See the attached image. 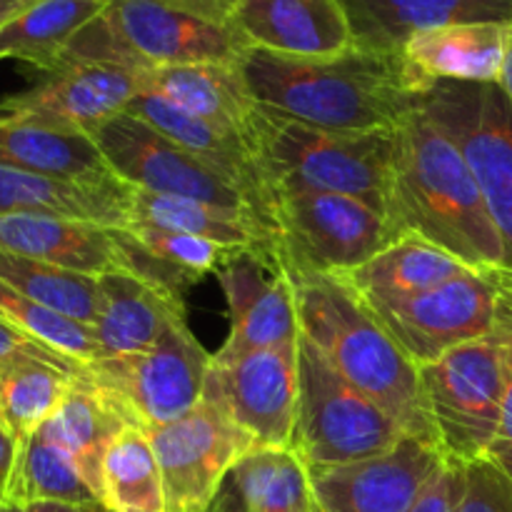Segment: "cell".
I'll return each mask as SVG.
<instances>
[{"mask_svg":"<svg viewBox=\"0 0 512 512\" xmlns=\"http://www.w3.org/2000/svg\"><path fill=\"white\" fill-rule=\"evenodd\" d=\"M385 218L395 240L415 235L475 270L508 268L503 240L463 153L420 103L393 128Z\"/></svg>","mask_w":512,"mask_h":512,"instance_id":"1","label":"cell"},{"mask_svg":"<svg viewBox=\"0 0 512 512\" xmlns=\"http://www.w3.org/2000/svg\"><path fill=\"white\" fill-rule=\"evenodd\" d=\"M240 70L260 108L333 133L393 130L418 103L400 55L363 45L333 58H285L250 48Z\"/></svg>","mask_w":512,"mask_h":512,"instance_id":"2","label":"cell"},{"mask_svg":"<svg viewBox=\"0 0 512 512\" xmlns=\"http://www.w3.org/2000/svg\"><path fill=\"white\" fill-rule=\"evenodd\" d=\"M288 280L293 285L300 335L350 385L383 405L405 433L435 443L418 365L385 333L358 295L335 275L293 273Z\"/></svg>","mask_w":512,"mask_h":512,"instance_id":"3","label":"cell"},{"mask_svg":"<svg viewBox=\"0 0 512 512\" xmlns=\"http://www.w3.org/2000/svg\"><path fill=\"white\" fill-rule=\"evenodd\" d=\"M245 135L270 203L283 195L338 193L363 200L385 215L393 130L333 133L258 105Z\"/></svg>","mask_w":512,"mask_h":512,"instance_id":"4","label":"cell"},{"mask_svg":"<svg viewBox=\"0 0 512 512\" xmlns=\"http://www.w3.org/2000/svg\"><path fill=\"white\" fill-rule=\"evenodd\" d=\"M405 428L350 385L308 338L298 340V410L293 450L308 470L378 458L405 438Z\"/></svg>","mask_w":512,"mask_h":512,"instance_id":"5","label":"cell"},{"mask_svg":"<svg viewBox=\"0 0 512 512\" xmlns=\"http://www.w3.org/2000/svg\"><path fill=\"white\" fill-rule=\"evenodd\" d=\"M235 0H108L103 20L130 68L240 63L248 45L233 23Z\"/></svg>","mask_w":512,"mask_h":512,"instance_id":"6","label":"cell"},{"mask_svg":"<svg viewBox=\"0 0 512 512\" xmlns=\"http://www.w3.org/2000/svg\"><path fill=\"white\" fill-rule=\"evenodd\" d=\"M425 410L445 460L458 465L488 458L498 435L505 393V348L490 333L458 345L418 368Z\"/></svg>","mask_w":512,"mask_h":512,"instance_id":"7","label":"cell"},{"mask_svg":"<svg viewBox=\"0 0 512 512\" xmlns=\"http://www.w3.org/2000/svg\"><path fill=\"white\" fill-rule=\"evenodd\" d=\"M418 103L458 145L512 270V100L500 83H433Z\"/></svg>","mask_w":512,"mask_h":512,"instance_id":"8","label":"cell"},{"mask_svg":"<svg viewBox=\"0 0 512 512\" xmlns=\"http://www.w3.org/2000/svg\"><path fill=\"white\" fill-rule=\"evenodd\" d=\"M275 263L285 275H343L393 243L388 218L338 193L283 195L273 203Z\"/></svg>","mask_w":512,"mask_h":512,"instance_id":"9","label":"cell"},{"mask_svg":"<svg viewBox=\"0 0 512 512\" xmlns=\"http://www.w3.org/2000/svg\"><path fill=\"white\" fill-rule=\"evenodd\" d=\"M208 368L210 355L183 320L145 353L98 360L85 368V378L125 423L150 433L198 408Z\"/></svg>","mask_w":512,"mask_h":512,"instance_id":"10","label":"cell"},{"mask_svg":"<svg viewBox=\"0 0 512 512\" xmlns=\"http://www.w3.org/2000/svg\"><path fill=\"white\" fill-rule=\"evenodd\" d=\"M203 400L258 448L290 450L298 410V345L240 353L220 348L210 355Z\"/></svg>","mask_w":512,"mask_h":512,"instance_id":"11","label":"cell"},{"mask_svg":"<svg viewBox=\"0 0 512 512\" xmlns=\"http://www.w3.org/2000/svg\"><path fill=\"white\" fill-rule=\"evenodd\" d=\"M363 305L420 368L458 345L493 333L498 285L493 270H470L415 298Z\"/></svg>","mask_w":512,"mask_h":512,"instance_id":"12","label":"cell"},{"mask_svg":"<svg viewBox=\"0 0 512 512\" xmlns=\"http://www.w3.org/2000/svg\"><path fill=\"white\" fill-rule=\"evenodd\" d=\"M90 138L103 150L105 163L110 165L115 178H120L130 188L193 198L200 203L215 205V208L238 210V213H250L260 218L253 203L223 173L190 155L188 150L170 143L165 135H160L158 130L133 115L123 113L108 120Z\"/></svg>","mask_w":512,"mask_h":512,"instance_id":"13","label":"cell"},{"mask_svg":"<svg viewBox=\"0 0 512 512\" xmlns=\"http://www.w3.org/2000/svg\"><path fill=\"white\" fill-rule=\"evenodd\" d=\"M148 435L163 475L165 512H208L225 473L258 448L208 400Z\"/></svg>","mask_w":512,"mask_h":512,"instance_id":"14","label":"cell"},{"mask_svg":"<svg viewBox=\"0 0 512 512\" xmlns=\"http://www.w3.org/2000/svg\"><path fill=\"white\" fill-rule=\"evenodd\" d=\"M140 80V70L118 63H60L28 90L0 100V120H23L93 135L128 110L140 90Z\"/></svg>","mask_w":512,"mask_h":512,"instance_id":"15","label":"cell"},{"mask_svg":"<svg viewBox=\"0 0 512 512\" xmlns=\"http://www.w3.org/2000/svg\"><path fill=\"white\" fill-rule=\"evenodd\" d=\"M445 463L438 445L405 435L378 458L308 470L310 493L323 512H410Z\"/></svg>","mask_w":512,"mask_h":512,"instance_id":"16","label":"cell"},{"mask_svg":"<svg viewBox=\"0 0 512 512\" xmlns=\"http://www.w3.org/2000/svg\"><path fill=\"white\" fill-rule=\"evenodd\" d=\"M230 315L223 350L295 348L300 340L293 285L263 250H240L218 273Z\"/></svg>","mask_w":512,"mask_h":512,"instance_id":"17","label":"cell"},{"mask_svg":"<svg viewBox=\"0 0 512 512\" xmlns=\"http://www.w3.org/2000/svg\"><path fill=\"white\" fill-rule=\"evenodd\" d=\"M248 48L285 58H333L358 45L343 0H235Z\"/></svg>","mask_w":512,"mask_h":512,"instance_id":"18","label":"cell"},{"mask_svg":"<svg viewBox=\"0 0 512 512\" xmlns=\"http://www.w3.org/2000/svg\"><path fill=\"white\" fill-rule=\"evenodd\" d=\"M512 45V20L450 23L413 33L400 48L413 93L433 83H500Z\"/></svg>","mask_w":512,"mask_h":512,"instance_id":"19","label":"cell"},{"mask_svg":"<svg viewBox=\"0 0 512 512\" xmlns=\"http://www.w3.org/2000/svg\"><path fill=\"white\" fill-rule=\"evenodd\" d=\"M125 113L143 120L145 125L165 135L170 143L188 150L190 155L208 163L218 173H223L253 203L260 218L273 228V203L265 193L258 165H255L253 148H250V140L243 130L198 118V115L178 108L170 100H165L163 95L153 93L143 85L135 93V98L130 100Z\"/></svg>","mask_w":512,"mask_h":512,"instance_id":"20","label":"cell"},{"mask_svg":"<svg viewBox=\"0 0 512 512\" xmlns=\"http://www.w3.org/2000/svg\"><path fill=\"white\" fill-rule=\"evenodd\" d=\"M98 283L100 305L90 325L98 340V360L145 353L175 323L185 320V300L155 288L130 270H110L100 275Z\"/></svg>","mask_w":512,"mask_h":512,"instance_id":"21","label":"cell"},{"mask_svg":"<svg viewBox=\"0 0 512 512\" xmlns=\"http://www.w3.org/2000/svg\"><path fill=\"white\" fill-rule=\"evenodd\" d=\"M0 250L93 278L123 268L115 228L65 215H0Z\"/></svg>","mask_w":512,"mask_h":512,"instance_id":"22","label":"cell"},{"mask_svg":"<svg viewBox=\"0 0 512 512\" xmlns=\"http://www.w3.org/2000/svg\"><path fill=\"white\" fill-rule=\"evenodd\" d=\"M115 240H118L120 263L125 270L180 300H185V293L198 285L205 275H215L220 265L240 253V250L223 248L213 240L193 238V235L145 223L115 228Z\"/></svg>","mask_w":512,"mask_h":512,"instance_id":"23","label":"cell"},{"mask_svg":"<svg viewBox=\"0 0 512 512\" xmlns=\"http://www.w3.org/2000/svg\"><path fill=\"white\" fill-rule=\"evenodd\" d=\"M358 45L398 55L420 30L450 23L512 20V0H343Z\"/></svg>","mask_w":512,"mask_h":512,"instance_id":"24","label":"cell"},{"mask_svg":"<svg viewBox=\"0 0 512 512\" xmlns=\"http://www.w3.org/2000/svg\"><path fill=\"white\" fill-rule=\"evenodd\" d=\"M130 190L123 180L110 185L65 183L0 163V215H65L105 228H128Z\"/></svg>","mask_w":512,"mask_h":512,"instance_id":"25","label":"cell"},{"mask_svg":"<svg viewBox=\"0 0 512 512\" xmlns=\"http://www.w3.org/2000/svg\"><path fill=\"white\" fill-rule=\"evenodd\" d=\"M0 163L80 185L118 183L90 135L48 125L0 120Z\"/></svg>","mask_w":512,"mask_h":512,"instance_id":"26","label":"cell"},{"mask_svg":"<svg viewBox=\"0 0 512 512\" xmlns=\"http://www.w3.org/2000/svg\"><path fill=\"white\" fill-rule=\"evenodd\" d=\"M470 270L475 268L460 263L438 245L415 235H403L368 263L335 278L343 280L363 303H395L428 293Z\"/></svg>","mask_w":512,"mask_h":512,"instance_id":"27","label":"cell"},{"mask_svg":"<svg viewBox=\"0 0 512 512\" xmlns=\"http://www.w3.org/2000/svg\"><path fill=\"white\" fill-rule=\"evenodd\" d=\"M140 85L198 118L243 133L258 110L240 63L163 65L143 73Z\"/></svg>","mask_w":512,"mask_h":512,"instance_id":"28","label":"cell"},{"mask_svg":"<svg viewBox=\"0 0 512 512\" xmlns=\"http://www.w3.org/2000/svg\"><path fill=\"white\" fill-rule=\"evenodd\" d=\"M130 223L155 225L193 238L213 240L230 250H263L275 258L273 230L260 218L238 210L215 208L193 198L130 190ZM128 223V225H130Z\"/></svg>","mask_w":512,"mask_h":512,"instance_id":"29","label":"cell"},{"mask_svg":"<svg viewBox=\"0 0 512 512\" xmlns=\"http://www.w3.org/2000/svg\"><path fill=\"white\" fill-rule=\"evenodd\" d=\"M105 3L108 0H35L0 28V60H20L48 73L68 45L103 15Z\"/></svg>","mask_w":512,"mask_h":512,"instance_id":"30","label":"cell"},{"mask_svg":"<svg viewBox=\"0 0 512 512\" xmlns=\"http://www.w3.org/2000/svg\"><path fill=\"white\" fill-rule=\"evenodd\" d=\"M40 428L73 455L85 480L103 500V458L115 435L128 428L123 415L88 383V378H83L70 388L58 410Z\"/></svg>","mask_w":512,"mask_h":512,"instance_id":"31","label":"cell"},{"mask_svg":"<svg viewBox=\"0 0 512 512\" xmlns=\"http://www.w3.org/2000/svg\"><path fill=\"white\" fill-rule=\"evenodd\" d=\"M5 503L25 508L30 503L88 505L103 503V500L85 480L73 455L58 440L50 438L43 428H38L20 443L18 465H15Z\"/></svg>","mask_w":512,"mask_h":512,"instance_id":"32","label":"cell"},{"mask_svg":"<svg viewBox=\"0 0 512 512\" xmlns=\"http://www.w3.org/2000/svg\"><path fill=\"white\" fill-rule=\"evenodd\" d=\"M103 503L110 512H165V488L145 430H120L103 458Z\"/></svg>","mask_w":512,"mask_h":512,"instance_id":"33","label":"cell"},{"mask_svg":"<svg viewBox=\"0 0 512 512\" xmlns=\"http://www.w3.org/2000/svg\"><path fill=\"white\" fill-rule=\"evenodd\" d=\"M78 380L83 378L43 360L0 363V418L25 440L58 410Z\"/></svg>","mask_w":512,"mask_h":512,"instance_id":"34","label":"cell"},{"mask_svg":"<svg viewBox=\"0 0 512 512\" xmlns=\"http://www.w3.org/2000/svg\"><path fill=\"white\" fill-rule=\"evenodd\" d=\"M0 280L25 298L78 323L93 325L98 315L100 283L93 275L0 250Z\"/></svg>","mask_w":512,"mask_h":512,"instance_id":"35","label":"cell"},{"mask_svg":"<svg viewBox=\"0 0 512 512\" xmlns=\"http://www.w3.org/2000/svg\"><path fill=\"white\" fill-rule=\"evenodd\" d=\"M0 315L15 328L28 333L30 338L48 345L65 358L75 360L83 368H90L98 360V340H95L90 325L65 318V315L25 298L18 290L5 285L3 280H0Z\"/></svg>","mask_w":512,"mask_h":512,"instance_id":"36","label":"cell"},{"mask_svg":"<svg viewBox=\"0 0 512 512\" xmlns=\"http://www.w3.org/2000/svg\"><path fill=\"white\" fill-rule=\"evenodd\" d=\"M310 500L308 468L298 455L293 450L268 448L255 512H308Z\"/></svg>","mask_w":512,"mask_h":512,"instance_id":"37","label":"cell"},{"mask_svg":"<svg viewBox=\"0 0 512 512\" xmlns=\"http://www.w3.org/2000/svg\"><path fill=\"white\" fill-rule=\"evenodd\" d=\"M493 275L498 285V313H495L493 330L500 335L505 348V393L498 435H495L488 460H493L512 480V270L495 268Z\"/></svg>","mask_w":512,"mask_h":512,"instance_id":"38","label":"cell"},{"mask_svg":"<svg viewBox=\"0 0 512 512\" xmlns=\"http://www.w3.org/2000/svg\"><path fill=\"white\" fill-rule=\"evenodd\" d=\"M455 512H512V480L488 458L463 465Z\"/></svg>","mask_w":512,"mask_h":512,"instance_id":"39","label":"cell"},{"mask_svg":"<svg viewBox=\"0 0 512 512\" xmlns=\"http://www.w3.org/2000/svg\"><path fill=\"white\" fill-rule=\"evenodd\" d=\"M23 358H33V360H43V363L58 365V368L68 370L70 375H78V378H85V368L75 360L65 358V355L55 353L53 348L48 345L38 343L35 338H30L28 333H23L20 328H15L13 323L0 315V363H10V360H23Z\"/></svg>","mask_w":512,"mask_h":512,"instance_id":"40","label":"cell"},{"mask_svg":"<svg viewBox=\"0 0 512 512\" xmlns=\"http://www.w3.org/2000/svg\"><path fill=\"white\" fill-rule=\"evenodd\" d=\"M460 490H463V465L450 463L448 460L435 473V478L425 485L418 503L413 505L410 512H455L460 500Z\"/></svg>","mask_w":512,"mask_h":512,"instance_id":"41","label":"cell"},{"mask_svg":"<svg viewBox=\"0 0 512 512\" xmlns=\"http://www.w3.org/2000/svg\"><path fill=\"white\" fill-rule=\"evenodd\" d=\"M20 443H23V440H20L18 435L13 433V428L0 418V503H5L10 480H13L15 465H18L20 455Z\"/></svg>","mask_w":512,"mask_h":512,"instance_id":"42","label":"cell"},{"mask_svg":"<svg viewBox=\"0 0 512 512\" xmlns=\"http://www.w3.org/2000/svg\"><path fill=\"white\" fill-rule=\"evenodd\" d=\"M23 512H110L103 503L70 505V503H30Z\"/></svg>","mask_w":512,"mask_h":512,"instance_id":"43","label":"cell"},{"mask_svg":"<svg viewBox=\"0 0 512 512\" xmlns=\"http://www.w3.org/2000/svg\"><path fill=\"white\" fill-rule=\"evenodd\" d=\"M33 3L35 0H5V3H0V28H3L5 23H10L15 15L23 13V10Z\"/></svg>","mask_w":512,"mask_h":512,"instance_id":"44","label":"cell"},{"mask_svg":"<svg viewBox=\"0 0 512 512\" xmlns=\"http://www.w3.org/2000/svg\"><path fill=\"white\" fill-rule=\"evenodd\" d=\"M500 85H503L505 93H508L512 100V45H510V53H508V63H505V70H503V78H500Z\"/></svg>","mask_w":512,"mask_h":512,"instance_id":"45","label":"cell"},{"mask_svg":"<svg viewBox=\"0 0 512 512\" xmlns=\"http://www.w3.org/2000/svg\"><path fill=\"white\" fill-rule=\"evenodd\" d=\"M0 512H23V508L15 503H0Z\"/></svg>","mask_w":512,"mask_h":512,"instance_id":"46","label":"cell"},{"mask_svg":"<svg viewBox=\"0 0 512 512\" xmlns=\"http://www.w3.org/2000/svg\"><path fill=\"white\" fill-rule=\"evenodd\" d=\"M308 512H323V508H320V505L315 503V498L310 500V510H308Z\"/></svg>","mask_w":512,"mask_h":512,"instance_id":"47","label":"cell"},{"mask_svg":"<svg viewBox=\"0 0 512 512\" xmlns=\"http://www.w3.org/2000/svg\"><path fill=\"white\" fill-rule=\"evenodd\" d=\"M0 3H5V0H0Z\"/></svg>","mask_w":512,"mask_h":512,"instance_id":"48","label":"cell"}]
</instances>
